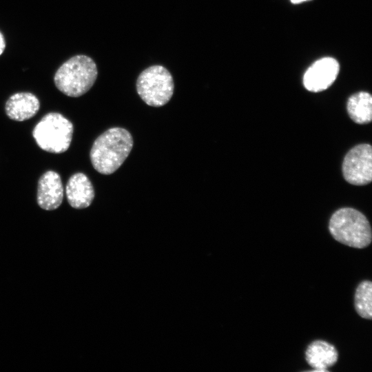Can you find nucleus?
<instances>
[{"label": "nucleus", "instance_id": "obj_1", "mask_svg": "<svg viewBox=\"0 0 372 372\" xmlns=\"http://www.w3.org/2000/svg\"><path fill=\"white\" fill-rule=\"evenodd\" d=\"M133 145V137L127 130L118 127L107 130L96 138L90 149L93 167L104 175L113 174L127 158Z\"/></svg>", "mask_w": 372, "mask_h": 372}, {"label": "nucleus", "instance_id": "obj_2", "mask_svg": "<svg viewBox=\"0 0 372 372\" xmlns=\"http://www.w3.org/2000/svg\"><path fill=\"white\" fill-rule=\"evenodd\" d=\"M98 75L94 61L86 55H76L64 62L56 70L54 82L66 96L79 97L93 86Z\"/></svg>", "mask_w": 372, "mask_h": 372}, {"label": "nucleus", "instance_id": "obj_3", "mask_svg": "<svg viewBox=\"0 0 372 372\" xmlns=\"http://www.w3.org/2000/svg\"><path fill=\"white\" fill-rule=\"evenodd\" d=\"M329 230L338 242L357 249L368 247L371 242V228L366 217L351 207H344L331 216Z\"/></svg>", "mask_w": 372, "mask_h": 372}, {"label": "nucleus", "instance_id": "obj_4", "mask_svg": "<svg viewBox=\"0 0 372 372\" xmlns=\"http://www.w3.org/2000/svg\"><path fill=\"white\" fill-rule=\"evenodd\" d=\"M74 132L72 123L61 114L50 112L41 118L32 130V136L43 150L61 154L71 144Z\"/></svg>", "mask_w": 372, "mask_h": 372}, {"label": "nucleus", "instance_id": "obj_5", "mask_svg": "<svg viewBox=\"0 0 372 372\" xmlns=\"http://www.w3.org/2000/svg\"><path fill=\"white\" fill-rule=\"evenodd\" d=\"M136 87L138 94L147 105L161 107L171 99L174 83L167 68L163 65H154L141 72Z\"/></svg>", "mask_w": 372, "mask_h": 372}, {"label": "nucleus", "instance_id": "obj_6", "mask_svg": "<svg viewBox=\"0 0 372 372\" xmlns=\"http://www.w3.org/2000/svg\"><path fill=\"white\" fill-rule=\"evenodd\" d=\"M344 179L355 185L369 183L372 180V149L368 144L353 147L345 156L342 163Z\"/></svg>", "mask_w": 372, "mask_h": 372}, {"label": "nucleus", "instance_id": "obj_7", "mask_svg": "<svg viewBox=\"0 0 372 372\" xmlns=\"http://www.w3.org/2000/svg\"><path fill=\"white\" fill-rule=\"evenodd\" d=\"M339 70L337 60L331 57L322 58L314 62L304 73V86L311 92L324 90L335 81Z\"/></svg>", "mask_w": 372, "mask_h": 372}, {"label": "nucleus", "instance_id": "obj_8", "mask_svg": "<svg viewBox=\"0 0 372 372\" xmlns=\"http://www.w3.org/2000/svg\"><path fill=\"white\" fill-rule=\"evenodd\" d=\"M63 198V186L60 175L54 171H47L38 181L37 201L45 210L57 209Z\"/></svg>", "mask_w": 372, "mask_h": 372}, {"label": "nucleus", "instance_id": "obj_9", "mask_svg": "<svg viewBox=\"0 0 372 372\" xmlns=\"http://www.w3.org/2000/svg\"><path fill=\"white\" fill-rule=\"evenodd\" d=\"M65 194L70 205L78 209L89 207L94 198V189L89 178L78 172L68 179Z\"/></svg>", "mask_w": 372, "mask_h": 372}, {"label": "nucleus", "instance_id": "obj_10", "mask_svg": "<svg viewBox=\"0 0 372 372\" xmlns=\"http://www.w3.org/2000/svg\"><path fill=\"white\" fill-rule=\"evenodd\" d=\"M39 108V100L30 92H17L12 94L5 105L8 117L16 121H24L32 118Z\"/></svg>", "mask_w": 372, "mask_h": 372}, {"label": "nucleus", "instance_id": "obj_11", "mask_svg": "<svg viewBox=\"0 0 372 372\" xmlns=\"http://www.w3.org/2000/svg\"><path fill=\"white\" fill-rule=\"evenodd\" d=\"M338 353L331 344L321 340L312 342L305 351V360L313 371H327L338 361Z\"/></svg>", "mask_w": 372, "mask_h": 372}, {"label": "nucleus", "instance_id": "obj_12", "mask_svg": "<svg viewBox=\"0 0 372 372\" xmlns=\"http://www.w3.org/2000/svg\"><path fill=\"white\" fill-rule=\"evenodd\" d=\"M347 110L355 123H369L372 119L371 95L366 92H359L351 95L347 101Z\"/></svg>", "mask_w": 372, "mask_h": 372}, {"label": "nucleus", "instance_id": "obj_13", "mask_svg": "<svg viewBox=\"0 0 372 372\" xmlns=\"http://www.w3.org/2000/svg\"><path fill=\"white\" fill-rule=\"evenodd\" d=\"M354 307L357 313L367 320L372 318V282H361L355 293Z\"/></svg>", "mask_w": 372, "mask_h": 372}, {"label": "nucleus", "instance_id": "obj_14", "mask_svg": "<svg viewBox=\"0 0 372 372\" xmlns=\"http://www.w3.org/2000/svg\"><path fill=\"white\" fill-rule=\"evenodd\" d=\"M6 48V42L3 35L0 32V55L3 52Z\"/></svg>", "mask_w": 372, "mask_h": 372}, {"label": "nucleus", "instance_id": "obj_15", "mask_svg": "<svg viewBox=\"0 0 372 372\" xmlns=\"http://www.w3.org/2000/svg\"><path fill=\"white\" fill-rule=\"evenodd\" d=\"M309 1V0H291V1L293 3H302V2H304V1Z\"/></svg>", "mask_w": 372, "mask_h": 372}]
</instances>
